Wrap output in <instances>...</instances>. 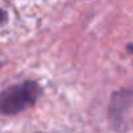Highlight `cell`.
Returning a JSON list of instances; mask_svg holds the SVG:
<instances>
[{"mask_svg":"<svg viewBox=\"0 0 133 133\" xmlns=\"http://www.w3.org/2000/svg\"><path fill=\"white\" fill-rule=\"evenodd\" d=\"M42 89L35 81H24L0 91V115H17L31 107L41 97Z\"/></svg>","mask_w":133,"mask_h":133,"instance_id":"6da1fadb","label":"cell"},{"mask_svg":"<svg viewBox=\"0 0 133 133\" xmlns=\"http://www.w3.org/2000/svg\"><path fill=\"white\" fill-rule=\"evenodd\" d=\"M133 106V90L123 89L116 93H114L111 102H110V119L114 123V125L119 127L124 117L127 116L128 111Z\"/></svg>","mask_w":133,"mask_h":133,"instance_id":"7a4b0ae2","label":"cell"},{"mask_svg":"<svg viewBox=\"0 0 133 133\" xmlns=\"http://www.w3.org/2000/svg\"><path fill=\"white\" fill-rule=\"evenodd\" d=\"M7 20H8V16H7V13H5L3 9H0V25L5 24V22H7Z\"/></svg>","mask_w":133,"mask_h":133,"instance_id":"3957f363","label":"cell"}]
</instances>
